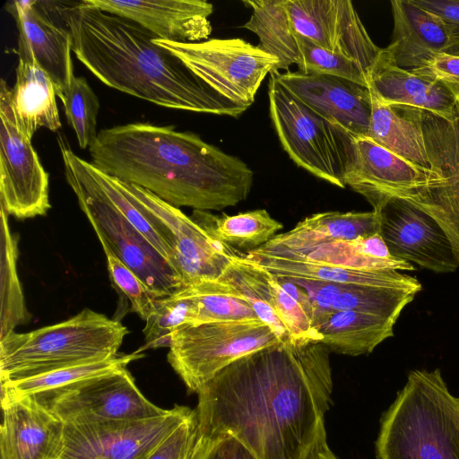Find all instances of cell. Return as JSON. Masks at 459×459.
<instances>
[{"instance_id": "cell-1", "label": "cell", "mask_w": 459, "mask_h": 459, "mask_svg": "<svg viewBox=\"0 0 459 459\" xmlns=\"http://www.w3.org/2000/svg\"><path fill=\"white\" fill-rule=\"evenodd\" d=\"M329 353L320 342H281L228 365L197 392L199 436L230 435L257 459H301L326 432Z\"/></svg>"}, {"instance_id": "cell-2", "label": "cell", "mask_w": 459, "mask_h": 459, "mask_svg": "<svg viewBox=\"0 0 459 459\" xmlns=\"http://www.w3.org/2000/svg\"><path fill=\"white\" fill-rule=\"evenodd\" d=\"M89 153L98 169L178 208L235 206L247 199L254 181L241 159L171 126L134 122L102 129Z\"/></svg>"}, {"instance_id": "cell-3", "label": "cell", "mask_w": 459, "mask_h": 459, "mask_svg": "<svg viewBox=\"0 0 459 459\" xmlns=\"http://www.w3.org/2000/svg\"><path fill=\"white\" fill-rule=\"evenodd\" d=\"M46 3L69 30L76 58L107 86L168 108L230 117L247 110L213 91L134 22L85 0Z\"/></svg>"}, {"instance_id": "cell-4", "label": "cell", "mask_w": 459, "mask_h": 459, "mask_svg": "<svg viewBox=\"0 0 459 459\" xmlns=\"http://www.w3.org/2000/svg\"><path fill=\"white\" fill-rule=\"evenodd\" d=\"M377 459H459V402L439 368L412 370L384 413Z\"/></svg>"}, {"instance_id": "cell-5", "label": "cell", "mask_w": 459, "mask_h": 459, "mask_svg": "<svg viewBox=\"0 0 459 459\" xmlns=\"http://www.w3.org/2000/svg\"><path fill=\"white\" fill-rule=\"evenodd\" d=\"M128 329L84 308L60 323L0 338V378L15 381L116 356Z\"/></svg>"}, {"instance_id": "cell-6", "label": "cell", "mask_w": 459, "mask_h": 459, "mask_svg": "<svg viewBox=\"0 0 459 459\" xmlns=\"http://www.w3.org/2000/svg\"><path fill=\"white\" fill-rule=\"evenodd\" d=\"M57 142L66 182L105 254L120 260L160 298L183 286L170 263L109 201L93 174L92 163L79 157L63 135Z\"/></svg>"}, {"instance_id": "cell-7", "label": "cell", "mask_w": 459, "mask_h": 459, "mask_svg": "<svg viewBox=\"0 0 459 459\" xmlns=\"http://www.w3.org/2000/svg\"><path fill=\"white\" fill-rule=\"evenodd\" d=\"M268 97L273 126L290 158L314 176L344 188L353 136L304 105L273 73Z\"/></svg>"}, {"instance_id": "cell-8", "label": "cell", "mask_w": 459, "mask_h": 459, "mask_svg": "<svg viewBox=\"0 0 459 459\" xmlns=\"http://www.w3.org/2000/svg\"><path fill=\"white\" fill-rule=\"evenodd\" d=\"M281 343L259 319L186 325L171 335L168 361L192 393L235 360Z\"/></svg>"}, {"instance_id": "cell-9", "label": "cell", "mask_w": 459, "mask_h": 459, "mask_svg": "<svg viewBox=\"0 0 459 459\" xmlns=\"http://www.w3.org/2000/svg\"><path fill=\"white\" fill-rule=\"evenodd\" d=\"M154 41L177 56L217 94L247 109L255 101L265 76L277 72L279 65L277 58L242 39Z\"/></svg>"}, {"instance_id": "cell-10", "label": "cell", "mask_w": 459, "mask_h": 459, "mask_svg": "<svg viewBox=\"0 0 459 459\" xmlns=\"http://www.w3.org/2000/svg\"><path fill=\"white\" fill-rule=\"evenodd\" d=\"M401 107L421 130L431 173L428 186L407 201L441 226L459 259V106L450 118Z\"/></svg>"}, {"instance_id": "cell-11", "label": "cell", "mask_w": 459, "mask_h": 459, "mask_svg": "<svg viewBox=\"0 0 459 459\" xmlns=\"http://www.w3.org/2000/svg\"><path fill=\"white\" fill-rule=\"evenodd\" d=\"M30 396L71 424L142 420L168 411L140 392L126 368Z\"/></svg>"}, {"instance_id": "cell-12", "label": "cell", "mask_w": 459, "mask_h": 459, "mask_svg": "<svg viewBox=\"0 0 459 459\" xmlns=\"http://www.w3.org/2000/svg\"><path fill=\"white\" fill-rule=\"evenodd\" d=\"M194 413L175 405L148 419L65 423L60 459H143Z\"/></svg>"}, {"instance_id": "cell-13", "label": "cell", "mask_w": 459, "mask_h": 459, "mask_svg": "<svg viewBox=\"0 0 459 459\" xmlns=\"http://www.w3.org/2000/svg\"><path fill=\"white\" fill-rule=\"evenodd\" d=\"M11 87L0 84V206L18 219L42 216L51 207L49 175L31 140L17 128L10 100Z\"/></svg>"}, {"instance_id": "cell-14", "label": "cell", "mask_w": 459, "mask_h": 459, "mask_svg": "<svg viewBox=\"0 0 459 459\" xmlns=\"http://www.w3.org/2000/svg\"><path fill=\"white\" fill-rule=\"evenodd\" d=\"M119 181L126 191L169 229L174 255L173 265L183 285H191L202 280H217L231 264L234 256L241 254L214 239L178 207L146 189Z\"/></svg>"}, {"instance_id": "cell-15", "label": "cell", "mask_w": 459, "mask_h": 459, "mask_svg": "<svg viewBox=\"0 0 459 459\" xmlns=\"http://www.w3.org/2000/svg\"><path fill=\"white\" fill-rule=\"evenodd\" d=\"M297 33L355 61L368 74L381 49L349 0H286Z\"/></svg>"}, {"instance_id": "cell-16", "label": "cell", "mask_w": 459, "mask_h": 459, "mask_svg": "<svg viewBox=\"0 0 459 459\" xmlns=\"http://www.w3.org/2000/svg\"><path fill=\"white\" fill-rule=\"evenodd\" d=\"M429 169L419 167L367 136H353L343 182L380 212L392 199L410 200L425 188Z\"/></svg>"}, {"instance_id": "cell-17", "label": "cell", "mask_w": 459, "mask_h": 459, "mask_svg": "<svg viewBox=\"0 0 459 459\" xmlns=\"http://www.w3.org/2000/svg\"><path fill=\"white\" fill-rule=\"evenodd\" d=\"M381 230L391 255L435 273L455 272L459 259L441 226L403 199H392L381 209Z\"/></svg>"}, {"instance_id": "cell-18", "label": "cell", "mask_w": 459, "mask_h": 459, "mask_svg": "<svg viewBox=\"0 0 459 459\" xmlns=\"http://www.w3.org/2000/svg\"><path fill=\"white\" fill-rule=\"evenodd\" d=\"M6 10L18 29L19 60L36 62L49 75L61 99L75 76L69 30L52 19L45 2L13 1Z\"/></svg>"}, {"instance_id": "cell-19", "label": "cell", "mask_w": 459, "mask_h": 459, "mask_svg": "<svg viewBox=\"0 0 459 459\" xmlns=\"http://www.w3.org/2000/svg\"><path fill=\"white\" fill-rule=\"evenodd\" d=\"M276 80L312 111L352 136H367L372 103L368 87L331 75L271 72Z\"/></svg>"}, {"instance_id": "cell-20", "label": "cell", "mask_w": 459, "mask_h": 459, "mask_svg": "<svg viewBox=\"0 0 459 459\" xmlns=\"http://www.w3.org/2000/svg\"><path fill=\"white\" fill-rule=\"evenodd\" d=\"M85 1L132 21L164 40L198 42L206 39L212 30L209 17L213 6L204 0Z\"/></svg>"}, {"instance_id": "cell-21", "label": "cell", "mask_w": 459, "mask_h": 459, "mask_svg": "<svg viewBox=\"0 0 459 459\" xmlns=\"http://www.w3.org/2000/svg\"><path fill=\"white\" fill-rule=\"evenodd\" d=\"M1 459H60L65 422L33 396L1 398Z\"/></svg>"}, {"instance_id": "cell-22", "label": "cell", "mask_w": 459, "mask_h": 459, "mask_svg": "<svg viewBox=\"0 0 459 459\" xmlns=\"http://www.w3.org/2000/svg\"><path fill=\"white\" fill-rule=\"evenodd\" d=\"M391 6L393 38L382 51L398 67L410 71L423 68L454 45L446 25L411 0H393Z\"/></svg>"}, {"instance_id": "cell-23", "label": "cell", "mask_w": 459, "mask_h": 459, "mask_svg": "<svg viewBox=\"0 0 459 459\" xmlns=\"http://www.w3.org/2000/svg\"><path fill=\"white\" fill-rule=\"evenodd\" d=\"M368 89L384 104L420 108L445 118L457 110L459 98L440 81L398 67L383 54L368 74Z\"/></svg>"}, {"instance_id": "cell-24", "label": "cell", "mask_w": 459, "mask_h": 459, "mask_svg": "<svg viewBox=\"0 0 459 459\" xmlns=\"http://www.w3.org/2000/svg\"><path fill=\"white\" fill-rule=\"evenodd\" d=\"M242 255L280 278H298L341 284L409 290L419 292L421 284L415 277L393 269H353L320 264L254 251Z\"/></svg>"}, {"instance_id": "cell-25", "label": "cell", "mask_w": 459, "mask_h": 459, "mask_svg": "<svg viewBox=\"0 0 459 459\" xmlns=\"http://www.w3.org/2000/svg\"><path fill=\"white\" fill-rule=\"evenodd\" d=\"M56 97L51 78L36 62L18 60L10 100L17 128L27 138L40 127L61 128Z\"/></svg>"}, {"instance_id": "cell-26", "label": "cell", "mask_w": 459, "mask_h": 459, "mask_svg": "<svg viewBox=\"0 0 459 459\" xmlns=\"http://www.w3.org/2000/svg\"><path fill=\"white\" fill-rule=\"evenodd\" d=\"M395 320L352 310L320 312L312 325L328 350L339 354H368L385 339L394 336Z\"/></svg>"}, {"instance_id": "cell-27", "label": "cell", "mask_w": 459, "mask_h": 459, "mask_svg": "<svg viewBox=\"0 0 459 459\" xmlns=\"http://www.w3.org/2000/svg\"><path fill=\"white\" fill-rule=\"evenodd\" d=\"M380 230L379 212H325L306 217L264 245L277 247L322 240L352 241L380 233Z\"/></svg>"}, {"instance_id": "cell-28", "label": "cell", "mask_w": 459, "mask_h": 459, "mask_svg": "<svg viewBox=\"0 0 459 459\" xmlns=\"http://www.w3.org/2000/svg\"><path fill=\"white\" fill-rule=\"evenodd\" d=\"M370 91V90H369ZM371 94V116L367 137L399 157L429 169L421 130L401 106L382 103Z\"/></svg>"}, {"instance_id": "cell-29", "label": "cell", "mask_w": 459, "mask_h": 459, "mask_svg": "<svg viewBox=\"0 0 459 459\" xmlns=\"http://www.w3.org/2000/svg\"><path fill=\"white\" fill-rule=\"evenodd\" d=\"M251 251L353 269L415 270L411 263L394 257L390 259H376L366 255L362 252L359 239L352 241L322 240L277 247L264 245Z\"/></svg>"}, {"instance_id": "cell-30", "label": "cell", "mask_w": 459, "mask_h": 459, "mask_svg": "<svg viewBox=\"0 0 459 459\" xmlns=\"http://www.w3.org/2000/svg\"><path fill=\"white\" fill-rule=\"evenodd\" d=\"M243 4L252 9V15L242 27L257 35L259 48L279 60L277 72L287 70L293 64L298 65V33L286 0H245Z\"/></svg>"}, {"instance_id": "cell-31", "label": "cell", "mask_w": 459, "mask_h": 459, "mask_svg": "<svg viewBox=\"0 0 459 459\" xmlns=\"http://www.w3.org/2000/svg\"><path fill=\"white\" fill-rule=\"evenodd\" d=\"M190 217L214 239L246 252L264 246L283 228L264 209L221 216L194 210Z\"/></svg>"}, {"instance_id": "cell-32", "label": "cell", "mask_w": 459, "mask_h": 459, "mask_svg": "<svg viewBox=\"0 0 459 459\" xmlns=\"http://www.w3.org/2000/svg\"><path fill=\"white\" fill-rule=\"evenodd\" d=\"M217 281L227 284L247 300L258 319L274 332L281 342H294L290 333L273 308L264 267L239 254L234 256L231 264Z\"/></svg>"}, {"instance_id": "cell-33", "label": "cell", "mask_w": 459, "mask_h": 459, "mask_svg": "<svg viewBox=\"0 0 459 459\" xmlns=\"http://www.w3.org/2000/svg\"><path fill=\"white\" fill-rule=\"evenodd\" d=\"M143 355L138 351L116 356L96 362L85 363L53 370L39 376L1 382V398H19L44 394L78 382L102 376L126 366Z\"/></svg>"}, {"instance_id": "cell-34", "label": "cell", "mask_w": 459, "mask_h": 459, "mask_svg": "<svg viewBox=\"0 0 459 459\" xmlns=\"http://www.w3.org/2000/svg\"><path fill=\"white\" fill-rule=\"evenodd\" d=\"M197 315V302L187 285L159 299L154 313L145 321L143 330L144 347L169 348L172 333L186 325L195 324Z\"/></svg>"}, {"instance_id": "cell-35", "label": "cell", "mask_w": 459, "mask_h": 459, "mask_svg": "<svg viewBox=\"0 0 459 459\" xmlns=\"http://www.w3.org/2000/svg\"><path fill=\"white\" fill-rule=\"evenodd\" d=\"M187 286L198 306L194 325L258 319L250 304L227 284L202 280Z\"/></svg>"}, {"instance_id": "cell-36", "label": "cell", "mask_w": 459, "mask_h": 459, "mask_svg": "<svg viewBox=\"0 0 459 459\" xmlns=\"http://www.w3.org/2000/svg\"><path fill=\"white\" fill-rule=\"evenodd\" d=\"M65 115L74 129L79 146L90 148L96 140L100 101L82 76H74L67 92L60 99Z\"/></svg>"}, {"instance_id": "cell-37", "label": "cell", "mask_w": 459, "mask_h": 459, "mask_svg": "<svg viewBox=\"0 0 459 459\" xmlns=\"http://www.w3.org/2000/svg\"><path fill=\"white\" fill-rule=\"evenodd\" d=\"M297 40L299 73L335 76L368 88V76L355 61L330 51L299 33Z\"/></svg>"}, {"instance_id": "cell-38", "label": "cell", "mask_w": 459, "mask_h": 459, "mask_svg": "<svg viewBox=\"0 0 459 459\" xmlns=\"http://www.w3.org/2000/svg\"><path fill=\"white\" fill-rule=\"evenodd\" d=\"M109 278L114 286L130 301L131 307L143 320L155 311L160 296L125 264L110 254H106Z\"/></svg>"}, {"instance_id": "cell-39", "label": "cell", "mask_w": 459, "mask_h": 459, "mask_svg": "<svg viewBox=\"0 0 459 459\" xmlns=\"http://www.w3.org/2000/svg\"><path fill=\"white\" fill-rule=\"evenodd\" d=\"M198 437L195 413L143 459H188Z\"/></svg>"}, {"instance_id": "cell-40", "label": "cell", "mask_w": 459, "mask_h": 459, "mask_svg": "<svg viewBox=\"0 0 459 459\" xmlns=\"http://www.w3.org/2000/svg\"><path fill=\"white\" fill-rule=\"evenodd\" d=\"M194 459H257V457L243 443L230 435L204 438L198 434Z\"/></svg>"}, {"instance_id": "cell-41", "label": "cell", "mask_w": 459, "mask_h": 459, "mask_svg": "<svg viewBox=\"0 0 459 459\" xmlns=\"http://www.w3.org/2000/svg\"><path fill=\"white\" fill-rule=\"evenodd\" d=\"M414 72L430 76L443 82L459 98V56L446 53L437 55L425 67Z\"/></svg>"}, {"instance_id": "cell-42", "label": "cell", "mask_w": 459, "mask_h": 459, "mask_svg": "<svg viewBox=\"0 0 459 459\" xmlns=\"http://www.w3.org/2000/svg\"><path fill=\"white\" fill-rule=\"evenodd\" d=\"M420 8L433 13L448 28L454 45L459 43V0H411Z\"/></svg>"}, {"instance_id": "cell-43", "label": "cell", "mask_w": 459, "mask_h": 459, "mask_svg": "<svg viewBox=\"0 0 459 459\" xmlns=\"http://www.w3.org/2000/svg\"><path fill=\"white\" fill-rule=\"evenodd\" d=\"M359 243L362 252L369 257L376 259L393 258L380 233L359 238Z\"/></svg>"}, {"instance_id": "cell-44", "label": "cell", "mask_w": 459, "mask_h": 459, "mask_svg": "<svg viewBox=\"0 0 459 459\" xmlns=\"http://www.w3.org/2000/svg\"><path fill=\"white\" fill-rule=\"evenodd\" d=\"M301 459H338L328 446L326 432L316 439Z\"/></svg>"}, {"instance_id": "cell-45", "label": "cell", "mask_w": 459, "mask_h": 459, "mask_svg": "<svg viewBox=\"0 0 459 459\" xmlns=\"http://www.w3.org/2000/svg\"><path fill=\"white\" fill-rule=\"evenodd\" d=\"M445 53L459 56V43L451 46Z\"/></svg>"}, {"instance_id": "cell-46", "label": "cell", "mask_w": 459, "mask_h": 459, "mask_svg": "<svg viewBox=\"0 0 459 459\" xmlns=\"http://www.w3.org/2000/svg\"><path fill=\"white\" fill-rule=\"evenodd\" d=\"M197 438H198V437H197ZM195 446H194V448H193V450H192V452H191V454H190V455H189V458H188V459H194V456H195Z\"/></svg>"}, {"instance_id": "cell-47", "label": "cell", "mask_w": 459, "mask_h": 459, "mask_svg": "<svg viewBox=\"0 0 459 459\" xmlns=\"http://www.w3.org/2000/svg\"><path fill=\"white\" fill-rule=\"evenodd\" d=\"M457 399H458V402H459V398L458 397H457Z\"/></svg>"}]
</instances>
